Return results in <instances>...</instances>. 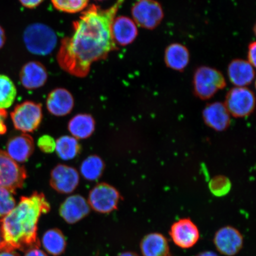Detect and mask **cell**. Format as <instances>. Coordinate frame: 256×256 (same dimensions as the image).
Returning a JSON list of instances; mask_svg holds the SVG:
<instances>
[{"label": "cell", "mask_w": 256, "mask_h": 256, "mask_svg": "<svg viewBox=\"0 0 256 256\" xmlns=\"http://www.w3.org/2000/svg\"><path fill=\"white\" fill-rule=\"evenodd\" d=\"M140 249L143 256H168L170 248L167 238L162 234H148L142 239Z\"/></svg>", "instance_id": "cell-21"}, {"label": "cell", "mask_w": 256, "mask_h": 256, "mask_svg": "<svg viewBox=\"0 0 256 256\" xmlns=\"http://www.w3.org/2000/svg\"><path fill=\"white\" fill-rule=\"evenodd\" d=\"M118 256H140L138 254L133 252H122Z\"/></svg>", "instance_id": "cell-38"}, {"label": "cell", "mask_w": 256, "mask_h": 256, "mask_svg": "<svg viewBox=\"0 0 256 256\" xmlns=\"http://www.w3.org/2000/svg\"><path fill=\"white\" fill-rule=\"evenodd\" d=\"M190 50L184 44L172 43L166 48L164 62L168 68L176 72H182L190 64Z\"/></svg>", "instance_id": "cell-20"}, {"label": "cell", "mask_w": 256, "mask_h": 256, "mask_svg": "<svg viewBox=\"0 0 256 256\" xmlns=\"http://www.w3.org/2000/svg\"><path fill=\"white\" fill-rule=\"evenodd\" d=\"M169 234L174 244L184 249L194 247L200 238L198 226L188 218L179 220L172 224Z\"/></svg>", "instance_id": "cell-11"}, {"label": "cell", "mask_w": 256, "mask_h": 256, "mask_svg": "<svg viewBox=\"0 0 256 256\" xmlns=\"http://www.w3.org/2000/svg\"><path fill=\"white\" fill-rule=\"evenodd\" d=\"M42 116L41 105L31 101L16 106L11 114L16 129L25 134L36 130L41 123Z\"/></svg>", "instance_id": "cell-5"}, {"label": "cell", "mask_w": 256, "mask_h": 256, "mask_svg": "<svg viewBox=\"0 0 256 256\" xmlns=\"http://www.w3.org/2000/svg\"><path fill=\"white\" fill-rule=\"evenodd\" d=\"M34 150V142L28 134L12 137L7 144V152L16 162H24L30 158Z\"/></svg>", "instance_id": "cell-18"}, {"label": "cell", "mask_w": 256, "mask_h": 256, "mask_svg": "<svg viewBox=\"0 0 256 256\" xmlns=\"http://www.w3.org/2000/svg\"><path fill=\"white\" fill-rule=\"evenodd\" d=\"M232 184L229 179L225 176H216L210 180V190L216 196H222L228 193Z\"/></svg>", "instance_id": "cell-29"}, {"label": "cell", "mask_w": 256, "mask_h": 256, "mask_svg": "<svg viewBox=\"0 0 256 256\" xmlns=\"http://www.w3.org/2000/svg\"><path fill=\"white\" fill-rule=\"evenodd\" d=\"M112 34L115 44L127 46L136 40L138 30L132 19L120 16L114 18L112 26Z\"/></svg>", "instance_id": "cell-14"}, {"label": "cell", "mask_w": 256, "mask_h": 256, "mask_svg": "<svg viewBox=\"0 0 256 256\" xmlns=\"http://www.w3.org/2000/svg\"><path fill=\"white\" fill-rule=\"evenodd\" d=\"M21 4L28 8H34L39 6L44 0H19Z\"/></svg>", "instance_id": "cell-33"}, {"label": "cell", "mask_w": 256, "mask_h": 256, "mask_svg": "<svg viewBox=\"0 0 256 256\" xmlns=\"http://www.w3.org/2000/svg\"><path fill=\"white\" fill-rule=\"evenodd\" d=\"M256 43L252 42L248 47V62L254 67L256 66Z\"/></svg>", "instance_id": "cell-31"}, {"label": "cell", "mask_w": 256, "mask_h": 256, "mask_svg": "<svg viewBox=\"0 0 256 256\" xmlns=\"http://www.w3.org/2000/svg\"><path fill=\"white\" fill-rule=\"evenodd\" d=\"M7 117V112L6 110H0V136L4 135L7 132L8 128L5 122Z\"/></svg>", "instance_id": "cell-32"}, {"label": "cell", "mask_w": 256, "mask_h": 256, "mask_svg": "<svg viewBox=\"0 0 256 256\" xmlns=\"http://www.w3.org/2000/svg\"><path fill=\"white\" fill-rule=\"evenodd\" d=\"M96 1L102 2V1H104V0H96Z\"/></svg>", "instance_id": "cell-40"}, {"label": "cell", "mask_w": 256, "mask_h": 256, "mask_svg": "<svg viewBox=\"0 0 256 256\" xmlns=\"http://www.w3.org/2000/svg\"><path fill=\"white\" fill-rule=\"evenodd\" d=\"M104 163L100 156H90L82 162L80 172L86 180L94 181L100 178L104 171Z\"/></svg>", "instance_id": "cell-25"}, {"label": "cell", "mask_w": 256, "mask_h": 256, "mask_svg": "<svg viewBox=\"0 0 256 256\" xmlns=\"http://www.w3.org/2000/svg\"><path fill=\"white\" fill-rule=\"evenodd\" d=\"M56 151L60 158L64 160H72L78 154L80 146L74 137L63 136L57 140Z\"/></svg>", "instance_id": "cell-24"}, {"label": "cell", "mask_w": 256, "mask_h": 256, "mask_svg": "<svg viewBox=\"0 0 256 256\" xmlns=\"http://www.w3.org/2000/svg\"><path fill=\"white\" fill-rule=\"evenodd\" d=\"M26 47L32 54L47 56L57 44V36L52 28L43 24H34L26 28L24 34Z\"/></svg>", "instance_id": "cell-3"}, {"label": "cell", "mask_w": 256, "mask_h": 256, "mask_svg": "<svg viewBox=\"0 0 256 256\" xmlns=\"http://www.w3.org/2000/svg\"><path fill=\"white\" fill-rule=\"evenodd\" d=\"M6 40V37L4 28L0 26V49H2L4 46Z\"/></svg>", "instance_id": "cell-35"}, {"label": "cell", "mask_w": 256, "mask_h": 256, "mask_svg": "<svg viewBox=\"0 0 256 256\" xmlns=\"http://www.w3.org/2000/svg\"><path fill=\"white\" fill-rule=\"evenodd\" d=\"M90 211L88 201L81 195H72L67 198L60 208V214L65 222L76 224L88 215Z\"/></svg>", "instance_id": "cell-13"}, {"label": "cell", "mask_w": 256, "mask_h": 256, "mask_svg": "<svg viewBox=\"0 0 256 256\" xmlns=\"http://www.w3.org/2000/svg\"><path fill=\"white\" fill-rule=\"evenodd\" d=\"M131 14L136 24L147 30L158 28L164 16L162 5L155 0H139L134 4Z\"/></svg>", "instance_id": "cell-6"}, {"label": "cell", "mask_w": 256, "mask_h": 256, "mask_svg": "<svg viewBox=\"0 0 256 256\" xmlns=\"http://www.w3.org/2000/svg\"><path fill=\"white\" fill-rule=\"evenodd\" d=\"M17 89L8 76L0 74V110H6L14 104Z\"/></svg>", "instance_id": "cell-26"}, {"label": "cell", "mask_w": 256, "mask_h": 256, "mask_svg": "<svg viewBox=\"0 0 256 256\" xmlns=\"http://www.w3.org/2000/svg\"><path fill=\"white\" fill-rule=\"evenodd\" d=\"M80 176L78 170L70 166L59 164L50 174L51 186L60 194H71L78 186Z\"/></svg>", "instance_id": "cell-12"}, {"label": "cell", "mask_w": 256, "mask_h": 256, "mask_svg": "<svg viewBox=\"0 0 256 256\" xmlns=\"http://www.w3.org/2000/svg\"><path fill=\"white\" fill-rule=\"evenodd\" d=\"M120 200V194L116 188L102 183L96 186L90 192L88 203L96 212L108 214L117 209Z\"/></svg>", "instance_id": "cell-9"}, {"label": "cell", "mask_w": 256, "mask_h": 256, "mask_svg": "<svg viewBox=\"0 0 256 256\" xmlns=\"http://www.w3.org/2000/svg\"><path fill=\"white\" fill-rule=\"evenodd\" d=\"M224 104L233 116H248L254 110L256 98L254 92L248 87L233 88L227 92Z\"/></svg>", "instance_id": "cell-7"}, {"label": "cell", "mask_w": 256, "mask_h": 256, "mask_svg": "<svg viewBox=\"0 0 256 256\" xmlns=\"http://www.w3.org/2000/svg\"><path fill=\"white\" fill-rule=\"evenodd\" d=\"M58 10L67 14H76L88 7L89 0H51Z\"/></svg>", "instance_id": "cell-27"}, {"label": "cell", "mask_w": 256, "mask_h": 256, "mask_svg": "<svg viewBox=\"0 0 256 256\" xmlns=\"http://www.w3.org/2000/svg\"><path fill=\"white\" fill-rule=\"evenodd\" d=\"M68 130L76 139H86L90 136L95 130V121L90 114H78L68 123Z\"/></svg>", "instance_id": "cell-22"}, {"label": "cell", "mask_w": 256, "mask_h": 256, "mask_svg": "<svg viewBox=\"0 0 256 256\" xmlns=\"http://www.w3.org/2000/svg\"><path fill=\"white\" fill-rule=\"evenodd\" d=\"M42 244L48 254L59 256L64 254L66 248L65 236L58 228H51L44 234Z\"/></svg>", "instance_id": "cell-23"}, {"label": "cell", "mask_w": 256, "mask_h": 256, "mask_svg": "<svg viewBox=\"0 0 256 256\" xmlns=\"http://www.w3.org/2000/svg\"><path fill=\"white\" fill-rule=\"evenodd\" d=\"M195 256H219L215 252L211 251H206L200 252Z\"/></svg>", "instance_id": "cell-37"}, {"label": "cell", "mask_w": 256, "mask_h": 256, "mask_svg": "<svg viewBox=\"0 0 256 256\" xmlns=\"http://www.w3.org/2000/svg\"><path fill=\"white\" fill-rule=\"evenodd\" d=\"M50 209V204L43 194L34 192L30 196L22 197L14 209L0 220V251L25 252L40 248L38 222L41 216L49 212Z\"/></svg>", "instance_id": "cell-2"}, {"label": "cell", "mask_w": 256, "mask_h": 256, "mask_svg": "<svg viewBox=\"0 0 256 256\" xmlns=\"http://www.w3.org/2000/svg\"><path fill=\"white\" fill-rule=\"evenodd\" d=\"M124 1L117 0L107 9L92 4L74 22L72 34L62 40L57 54L58 63L64 71L84 78L92 64L106 58L112 51L118 50L112 26Z\"/></svg>", "instance_id": "cell-1"}, {"label": "cell", "mask_w": 256, "mask_h": 256, "mask_svg": "<svg viewBox=\"0 0 256 256\" xmlns=\"http://www.w3.org/2000/svg\"><path fill=\"white\" fill-rule=\"evenodd\" d=\"M2 242V234L1 227H0V243H1Z\"/></svg>", "instance_id": "cell-39"}, {"label": "cell", "mask_w": 256, "mask_h": 256, "mask_svg": "<svg viewBox=\"0 0 256 256\" xmlns=\"http://www.w3.org/2000/svg\"><path fill=\"white\" fill-rule=\"evenodd\" d=\"M214 243L220 254L234 256L242 249L244 240L238 230L226 226L218 230L214 236Z\"/></svg>", "instance_id": "cell-10"}, {"label": "cell", "mask_w": 256, "mask_h": 256, "mask_svg": "<svg viewBox=\"0 0 256 256\" xmlns=\"http://www.w3.org/2000/svg\"><path fill=\"white\" fill-rule=\"evenodd\" d=\"M193 85L195 95L202 100H207L225 88L226 82L225 76L219 70L201 66L194 73Z\"/></svg>", "instance_id": "cell-4"}, {"label": "cell", "mask_w": 256, "mask_h": 256, "mask_svg": "<svg viewBox=\"0 0 256 256\" xmlns=\"http://www.w3.org/2000/svg\"><path fill=\"white\" fill-rule=\"evenodd\" d=\"M227 74L230 82L235 87H248L254 81V67L247 60H233L228 64Z\"/></svg>", "instance_id": "cell-15"}, {"label": "cell", "mask_w": 256, "mask_h": 256, "mask_svg": "<svg viewBox=\"0 0 256 256\" xmlns=\"http://www.w3.org/2000/svg\"><path fill=\"white\" fill-rule=\"evenodd\" d=\"M203 116L208 126L217 131L225 130L230 124V114L220 102L208 104L204 108Z\"/></svg>", "instance_id": "cell-19"}, {"label": "cell", "mask_w": 256, "mask_h": 256, "mask_svg": "<svg viewBox=\"0 0 256 256\" xmlns=\"http://www.w3.org/2000/svg\"><path fill=\"white\" fill-rule=\"evenodd\" d=\"M47 70L40 62H30L25 64L20 72V80L24 87L34 90L42 87L47 82Z\"/></svg>", "instance_id": "cell-16"}, {"label": "cell", "mask_w": 256, "mask_h": 256, "mask_svg": "<svg viewBox=\"0 0 256 256\" xmlns=\"http://www.w3.org/2000/svg\"><path fill=\"white\" fill-rule=\"evenodd\" d=\"M74 106V99L68 90L63 88L54 89L48 96V110L55 116H66L72 111Z\"/></svg>", "instance_id": "cell-17"}, {"label": "cell", "mask_w": 256, "mask_h": 256, "mask_svg": "<svg viewBox=\"0 0 256 256\" xmlns=\"http://www.w3.org/2000/svg\"><path fill=\"white\" fill-rule=\"evenodd\" d=\"M14 192L7 188H0V217H4L14 209L16 202Z\"/></svg>", "instance_id": "cell-28"}, {"label": "cell", "mask_w": 256, "mask_h": 256, "mask_svg": "<svg viewBox=\"0 0 256 256\" xmlns=\"http://www.w3.org/2000/svg\"><path fill=\"white\" fill-rule=\"evenodd\" d=\"M38 145L42 152L50 153L55 151L56 142L53 138L48 136H44L40 137L38 140Z\"/></svg>", "instance_id": "cell-30"}, {"label": "cell", "mask_w": 256, "mask_h": 256, "mask_svg": "<svg viewBox=\"0 0 256 256\" xmlns=\"http://www.w3.org/2000/svg\"><path fill=\"white\" fill-rule=\"evenodd\" d=\"M24 256H48V255L46 252L42 250L40 248H35L26 251Z\"/></svg>", "instance_id": "cell-34"}, {"label": "cell", "mask_w": 256, "mask_h": 256, "mask_svg": "<svg viewBox=\"0 0 256 256\" xmlns=\"http://www.w3.org/2000/svg\"><path fill=\"white\" fill-rule=\"evenodd\" d=\"M26 177L24 168L10 158L7 152L0 150V188L15 193L18 188L23 187Z\"/></svg>", "instance_id": "cell-8"}, {"label": "cell", "mask_w": 256, "mask_h": 256, "mask_svg": "<svg viewBox=\"0 0 256 256\" xmlns=\"http://www.w3.org/2000/svg\"><path fill=\"white\" fill-rule=\"evenodd\" d=\"M0 256H20L16 251H0Z\"/></svg>", "instance_id": "cell-36"}]
</instances>
